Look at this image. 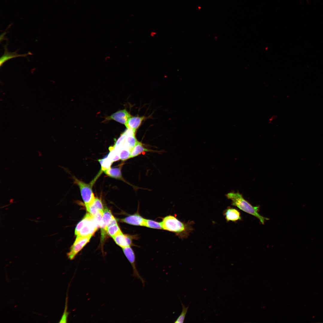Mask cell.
Masks as SVG:
<instances>
[{
  "instance_id": "4fadbf2b",
  "label": "cell",
  "mask_w": 323,
  "mask_h": 323,
  "mask_svg": "<svg viewBox=\"0 0 323 323\" xmlns=\"http://www.w3.org/2000/svg\"><path fill=\"white\" fill-rule=\"evenodd\" d=\"M224 215L226 220L228 222H235L241 219L240 212L237 209L233 208H227L225 211Z\"/></svg>"
},
{
  "instance_id": "e0dca14e",
  "label": "cell",
  "mask_w": 323,
  "mask_h": 323,
  "mask_svg": "<svg viewBox=\"0 0 323 323\" xmlns=\"http://www.w3.org/2000/svg\"><path fill=\"white\" fill-rule=\"evenodd\" d=\"M98 161L100 164L101 170L103 171L110 168L113 163L107 156L103 159L98 160Z\"/></svg>"
},
{
  "instance_id": "d6986e66",
  "label": "cell",
  "mask_w": 323,
  "mask_h": 323,
  "mask_svg": "<svg viewBox=\"0 0 323 323\" xmlns=\"http://www.w3.org/2000/svg\"><path fill=\"white\" fill-rule=\"evenodd\" d=\"M109 152L107 156L113 162L120 159L119 153L115 149L113 146L109 148Z\"/></svg>"
},
{
  "instance_id": "7402d4cb",
  "label": "cell",
  "mask_w": 323,
  "mask_h": 323,
  "mask_svg": "<svg viewBox=\"0 0 323 323\" xmlns=\"http://www.w3.org/2000/svg\"><path fill=\"white\" fill-rule=\"evenodd\" d=\"M121 231L118 224L109 226L107 229V233L112 237Z\"/></svg>"
},
{
  "instance_id": "cb8c5ba5",
  "label": "cell",
  "mask_w": 323,
  "mask_h": 323,
  "mask_svg": "<svg viewBox=\"0 0 323 323\" xmlns=\"http://www.w3.org/2000/svg\"><path fill=\"white\" fill-rule=\"evenodd\" d=\"M85 223V220L83 218L77 225L75 229V234L77 235Z\"/></svg>"
},
{
  "instance_id": "d4e9b609",
  "label": "cell",
  "mask_w": 323,
  "mask_h": 323,
  "mask_svg": "<svg viewBox=\"0 0 323 323\" xmlns=\"http://www.w3.org/2000/svg\"><path fill=\"white\" fill-rule=\"evenodd\" d=\"M66 307H67V306H66V304L65 307V309L64 312L63 313V316H62V317L61 318V319H60V321L59 322L62 323V322H67L66 321H67V317L68 316V314H67L68 313H67V312H66V309H67Z\"/></svg>"
},
{
  "instance_id": "ba28073f",
  "label": "cell",
  "mask_w": 323,
  "mask_h": 323,
  "mask_svg": "<svg viewBox=\"0 0 323 323\" xmlns=\"http://www.w3.org/2000/svg\"><path fill=\"white\" fill-rule=\"evenodd\" d=\"M114 217L112 214L111 211L107 208H105L103 210V223L101 228V240H103L107 232L108 227Z\"/></svg>"
},
{
  "instance_id": "7a4b0ae2",
  "label": "cell",
  "mask_w": 323,
  "mask_h": 323,
  "mask_svg": "<svg viewBox=\"0 0 323 323\" xmlns=\"http://www.w3.org/2000/svg\"><path fill=\"white\" fill-rule=\"evenodd\" d=\"M226 195L228 199L232 201V205L236 206L241 210L256 217L262 224H264L265 220L269 219L259 214L258 213L259 206L252 205L239 192H231L228 193Z\"/></svg>"
},
{
  "instance_id": "3957f363",
  "label": "cell",
  "mask_w": 323,
  "mask_h": 323,
  "mask_svg": "<svg viewBox=\"0 0 323 323\" xmlns=\"http://www.w3.org/2000/svg\"><path fill=\"white\" fill-rule=\"evenodd\" d=\"M74 183L79 187L82 199L84 202L87 210L94 203L95 197L93 192L92 184H87L82 181L73 177Z\"/></svg>"
},
{
  "instance_id": "9a60e30c",
  "label": "cell",
  "mask_w": 323,
  "mask_h": 323,
  "mask_svg": "<svg viewBox=\"0 0 323 323\" xmlns=\"http://www.w3.org/2000/svg\"><path fill=\"white\" fill-rule=\"evenodd\" d=\"M150 151H151L145 148L142 144L138 141L131 150L130 158L137 156L142 152Z\"/></svg>"
},
{
  "instance_id": "6da1fadb",
  "label": "cell",
  "mask_w": 323,
  "mask_h": 323,
  "mask_svg": "<svg viewBox=\"0 0 323 323\" xmlns=\"http://www.w3.org/2000/svg\"><path fill=\"white\" fill-rule=\"evenodd\" d=\"M161 222L162 229L174 232L182 237H187L192 230L191 223H183L172 215L165 217Z\"/></svg>"
},
{
  "instance_id": "2e32d148",
  "label": "cell",
  "mask_w": 323,
  "mask_h": 323,
  "mask_svg": "<svg viewBox=\"0 0 323 323\" xmlns=\"http://www.w3.org/2000/svg\"><path fill=\"white\" fill-rule=\"evenodd\" d=\"M127 136L126 130L121 134L117 140L115 142L113 147L119 153L124 144Z\"/></svg>"
},
{
  "instance_id": "30bf717a",
  "label": "cell",
  "mask_w": 323,
  "mask_h": 323,
  "mask_svg": "<svg viewBox=\"0 0 323 323\" xmlns=\"http://www.w3.org/2000/svg\"><path fill=\"white\" fill-rule=\"evenodd\" d=\"M145 118L144 116H131L125 125L127 129L132 130L135 133L137 129Z\"/></svg>"
},
{
  "instance_id": "277c9868",
  "label": "cell",
  "mask_w": 323,
  "mask_h": 323,
  "mask_svg": "<svg viewBox=\"0 0 323 323\" xmlns=\"http://www.w3.org/2000/svg\"><path fill=\"white\" fill-rule=\"evenodd\" d=\"M84 218L85 220L84 225L77 236H92L99 227L98 224L95 218L89 213L86 214Z\"/></svg>"
},
{
  "instance_id": "603a6c76",
  "label": "cell",
  "mask_w": 323,
  "mask_h": 323,
  "mask_svg": "<svg viewBox=\"0 0 323 323\" xmlns=\"http://www.w3.org/2000/svg\"><path fill=\"white\" fill-rule=\"evenodd\" d=\"M94 204L99 211L103 214L104 209L100 199L98 198H95Z\"/></svg>"
},
{
  "instance_id": "ffe728a7",
  "label": "cell",
  "mask_w": 323,
  "mask_h": 323,
  "mask_svg": "<svg viewBox=\"0 0 323 323\" xmlns=\"http://www.w3.org/2000/svg\"><path fill=\"white\" fill-rule=\"evenodd\" d=\"M131 150L127 147L123 146L119 151L120 159L125 161L130 158Z\"/></svg>"
},
{
  "instance_id": "5b68a950",
  "label": "cell",
  "mask_w": 323,
  "mask_h": 323,
  "mask_svg": "<svg viewBox=\"0 0 323 323\" xmlns=\"http://www.w3.org/2000/svg\"><path fill=\"white\" fill-rule=\"evenodd\" d=\"M92 236H77L74 243L71 246L70 252L67 254L68 258L71 260L73 259L79 252L89 241Z\"/></svg>"
},
{
  "instance_id": "44dd1931",
  "label": "cell",
  "mask_w": 323,
  "mask_h": 323,
  "mask_svg": "<svg viewBox=\"0 0 323 323\" xmlns=\"http://www.w3.org/2000/svg\"><path fill=\"white\" fill-rule=\"evenodd\" d=\"M144 226L152 228L162 229L161 222L149 219H145Z\"/></svg>"
},
{
  "instance_id": "52a82bcc",
  "label": "cell",
  "mask_w": 323,
  "mask_h": 323,
  "mask_svg": "<svg viewBox=\"0 0 323 323\" xmlns=\"http://www.w3.org/2000/svg\"><path fill=\"white\" fill-rule=\"evenodd\" d=\"M134 237L124 234L121 231L113 236L112 238L118 245L123 248L130 246L132 244V240Z\"/></svg>"
},
{
  "instance_id": "5bb4252c",
  "label": "cell",
  "mask_w": 323,
  "mask_h": 323,
  "mask_svg": "<svg viewBox=\"0 0 323 323\" xmlns=\"http://www.w3.org/2000/svg\"><path fill=\"white\" fill-rule=\"evenodd\" d=\"M121 167H119L110 168L109 169L103 171L108 176L116 179L121 180L124 182L128 183L123 179L121 173Z\"/></svg>"
},
{
  "instance_id": "7c38bea8",
  "label": "cell",
  "mask_w": 323,
  "mask_h": 323,
  "mask_svg": "<svg viewBox=\"0 0 323 323\" xmlns=\"http://www.w3.org/2000/svg\"><path fill=\"white\" fill-rule=\"evenodd\" d=\"M126 131L127 136L123 146L127 147L131 151L138 141L135 137V133L132 130L127 129Z\"/></svg>"
},
{
  "instance_id": "9c48e42d",
  "label": "cell",
  "mask_w": 323,
  "mask_h": 323,
  "mask_svg": "<svg viewBox=\"0 0 323 323\" xmlns=\"http://www.w3.org/2000/svg\"><path fill=\"white\" fill-rule=\"evenodd\" d=\"M121 220L122 222L132 225L145 226V219L138 213L129 215Z\"/></svg>"
},
{
  "instance_id": "ac0fdd59",
  "label": "cell",
  "mask_w": 323,
  "mask_h": 323,
  "mask_svg": "<svg viewBox=\"0 0 323 323\" xmlns=\"http://www.w3.org/2000/svg\"><path fill=\"white\" fill-rule=\"evenodd\" d=\"M182 306V311L180 314L174 322L175 323H182L184 322L185 317L188 312L189 306L186 307L180 300Z\"/></svg>"
},
{
  "instance_id": "8fae6325",
  "label": "cell",
  "mask_w": 323,
  "mask_h": 323,
  "mask_svg": "<svg viewBox=\"0 0 323 323\" xmlns=\"http://www.w3.org/2000/svg\"><path fill=\"white\" fill-rule=\"evenodd\" d=\"M4 47L5 51L0 59V67H1L5 62L10 59L20 57H26L27 55L32 54L31 52L24 54H19L16 53V51L13 52H10L8 51L7 45H4Z\"/></svg>"
},
{
  "instance_id": "8992f818",
  "label": "cell",
  "mask_w": 323,
  "mask_h": 323,
  "mask_svg": "<svg viewBox=\"0 0 323 323\" xmlns=\"http://www.w3.org/2000/svg\"><path fill=\"white\" fill-rule=\"evenodd\" d=\"M132 116L126 109L118 111L105 118V121L110 120L115 121L125 125Z\"/></svg>"
}]
</instances>
